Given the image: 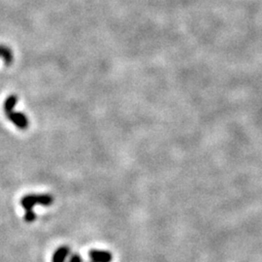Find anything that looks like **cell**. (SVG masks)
<instances>
[{"mask_svg": "<svg viewBox=\"0 0 262 262\" xmlns=\"http://www.w3.org/2000/svg\"><path fill=\"white\" fill-rule=\"evenodd\" d=\"M54 197L51 194H27L20 199V205L25 210L24 221L33 223L36 220V215L33 208L36 205L50 206L54 202Z\"/></svg>", "mask_w": 262, "mask_h": 262, "instance_id": "1", "label": "cell"}, {"mask_svg": "<svg viewBox=\"0 0 262 262\" xmlns=\"http://www.w3.org/2000/svg\"><path fill=\"white\" fill-rule=\"evenodd\" d=\"M17 103H18V96L16 94L9 95L5 99L4 104H3L4 113H5V116L7 117V119L13 125H15L19 130L25 131L28 129L29 121L24 114L16 112L15 107H16Z\"/></svg>", "mask_w": 262, "mask_h": 262, "instance_id": "2", "label": "cell"}, {"mask_svg": "<svg viewBox=\"0 0 262 262\" xmlns=\"http://www.w3.org/2000/svg\"><path fill=\"white\" fill-rule=\"evenodd\" d=\"M89 257L91 262H111L113 260L112 254L105 250H92Z\"/></svg>", "mask_w": 262, "mask_h": 262, "instance_id": "3", "label": "cell"}, {"mask_svg": "<svg viewBox=\"0 0 262 262\" xmlns=\"http://www.w3.org/2000/svg\"><path fill=\"white\" fill-rule=\"evenodd\" d=\"M70 254V248L67 246H62L56 249L52 257V262H65L67 257Z\"/></svg>", "mask_w": 262, "mask_h": 262, "instance_id": "4", "label": "cell"}, {"mask_svg": "<svg viewBox=\"0 0 262 262\" xmlns=\"http://www.w3.org/2000/svg\"><path fill=\"white\" fill-rule=\"evenodd\" d=\"M0 58L3 59L5 65L10 66L14 61V55L12 50L4 45H0Z\"/></svg>", "mask_w": 262, "mask_h": 262, "instance_id": "5", "label": "cell"}, {"mask_svg": "<svg viewBox=\"0 0 262 262\" xmlns=\"http://www.w3.org/2000/svg\"><path fill=\"white\" fill-rule=\"evenodd\" d=\"M83 262V259L80 255H73L70 259H69V262Z\"/></svg>", "mask_w": 262, "mask_h": 262, "instance_id": "6", "label": "cell"}]
</instances>
